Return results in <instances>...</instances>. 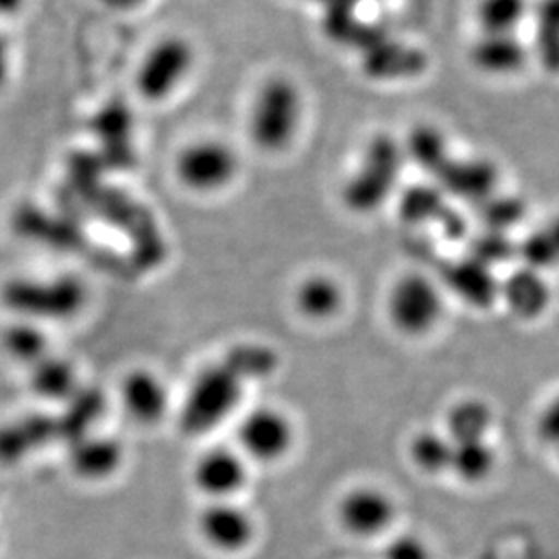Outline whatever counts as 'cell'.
I'll return each instance as SVG.
<instances>
[{"label": "cell", "mask_w": 559, "mask_h": 559, "mask_svg": "<svg viewBox=\"0 0 559 559\" xmlns=\"http://www.w3.org/2000/svg\"><path fill=\"white\" fill-rule=\"evenodd\" d=\"M383 311L400 336L424 340L438 331L445 318V290L421 271H405L389 284Z\"/></svg>", "instance_id": "6da1fadb"}, {"label": "cell", "mask_w": 559, "mask_h": 559, "mask_svg": "<svg viewBox=\"0 0 559 559\" xmlns=\"http://www.w3.org/2000/svg\"><path fill=\"white\" fill-rule=\"evenodd\" d=\"M304 100L295 82L287 76H271L257 92L249 114V139L262 153H282L296 139Z\"/></svg>", "instance_id": "7a4b0ae2"}, {"label": "cell", "mask_w": 559, "mask_h": 559, "mask_svg": "<svg viewBox=\"0 0 559 559\" xmlns=\"http://www.w3.org/2000/svg\"><path fill=\"white\" fill-rule=\"evenodd\" d=\"M298 429L295 419L278 405L259 404L238 415L233 445L253 467H273L295 451Z\"/></svg>", "instance_id": "3957f363"}, {"label": "cell", "mask_w": 559, "mask_h": 559, "mask_svg": "<svg viewBox=\"0 0 559 559\" xmlns=\"http://www.w3.org/2000/svg\"><path fill=\"white\" fill-rule=\"evenodd\" d=\"M173 171L177 182L189 193L213 197L235 183L240 173V156L224 140H191L178 151Z\"/></svg>", "instance_id": "277c9868"}, {"label": "cell", "mask_w": 559, "mask_h": 559, "mask_svg": "<svg viewBox=\"0 0 559 559\" xmlns=\"http://www.w3.org/2000/svg\"><path fill=\"white\" fill-rule=\"evenodd\" d=\"M399 501L385 487L355 484L336 500L334 520L340 531L356 542L388 539L396 528Z\"/></svg>", "instance_id": "5b68a950"}, {"label": "cell", "mask_w": 559, "mask_h": 559, "mask_svg": "<svg viewBox=\"0 0 559 559\" xmlns=\"http://www.w3.org/2000/svg\"><path fill=\"white\" fill-rule=\"evenodd\" d=\"M404 160V144L385 133L374 136L344 189V199L350 210L369 213L383 204L393 193Z\"/></svg>", "instance_id": "8992f818"}, {"label": "cell", "mask_w": 559, "mask_h": 559, "mask_svg": "<svg viewBox=\"0 0 559 559\" xmlns=\"http://www.w3.org/2000/svg\"><path fill=\"white\" fill-rule=\"evenodd\" d=\"M194 531L205 549L222 558L246 555L259 538L257 518L240 500L204 501Z\"/></svg>", "instance_id": "52a82bcc"}, {"label": "cell", "mask_w": 559, "mask_h": 559, "mask_svg": "<svg viewBox=\"0 0 559 559\" xmlns=\"http://www.w3.org/2000/svg\"><path fill=\"white\" fill-rule=\"evenodd\" d=\"M253 465L237 447L216 443L199 452L191 465V485L204 501L240 500L251 484Z\"/></svg>", "instance_id": "ba28073f"}, {"label": "cell", "mask_w": 559, "mask_h": 559, "mask_svg": "<svg viewBox=\"0 0 559 559\" xmlns=\"http://www.w3.org/2000/svg\"><path fill=\"white\" fill-rule=\"evenodd\" d=\"M194 49L188 38L169 35L153 44L136 70V90L147 103H162L177 92L193 70Z\"/></svg>", "instance_id": "9c48e42d"}, {"label": "cell", "mask_w": 559, "mask_h": 559, "mask_svg": "<svg viewBox=\"0 0 559 559\" xmlns=\"http://www.w3.org/2000/svg\"><path fill=\"white\" fill-rule=\"evenodd\" d=\"M119 404L133 424L150 429L171 413V388L155 369L133 367L119 385Z\"/></svg>", "instance_id": "30bf717a"}, {"label": "cell", "mask_w": 559, "mask_h": 559, "mask_svg": "<svg viewBox=\"0 0 559 559\" xmlns=\"http://www.w3.org/2000/svg\"><path fill=\"white\" fill-rule=\"evenodd\" d=\"M122 441L114 436L82 432L71 441L68 463L71 473L87 484H103L115 478L124 465Z\"/></svg>", "instance_id": "8fae6325"}, {"label": "cell", "mask_w": 559, "mask_h": 559, "mask_svg": "<svg viewBox=\"0 0 559 559\" xmlns=\"http://www.w3.org/2000/svg\"><path fill=\"white\" fill-rule=\"evenodd\" d=\"M468 60L484 75L509 79L525 70L527 44L520 33H479L468 51Z\"/></svg>", "instance_id": "7c38bea8"}, {"label": "cell", "mask_w": 559, "mask_h": 559, "mask_svg": "<svg viewBox=\"0 0 559 559\" xmlns=\"http://www.w3.org/2000/svg\"><path fill=\"white\" fill-rule=\"evenodd\" d=\"M347 293L336 276L314 271L298 280L293 293V306L306 322H333L344 311Z\"/></svg>", "instance_id": "4fadbf2b"}, {"label": "cell", "mask_w": 559, "mask_h": 559, "mask_svg": "<svg viewBox=\"0 0 559 559\" xmlns=\"http://www.w3.org/2000/svg\"><path fill=\"white\" fill-rule=\"evenodd\" d=\"M500 295L507 306L522 320H534L547 311L550 301L549 284L542 271L525 267L509 276L500 287Z\"/></svg>", "instance_id": "5bb4252c"}, {"label": "cell", "mask_w": 559, "mask_h": 559, "mask_svg": "<svg viewBox=\"0 0 559 559\" xmlns=\"http://www.w3.org/2000/svg\"><path fill=\"white\" fill-rule=\"evenodd\" d=\"M445 425V435L451 438L452 443L485 441L495 425V415L481 400L468 399L452 405Z\"/></svg>", "instance_id": "9a60e30c"}, {"label": "cell", "mask_w": 559, "mask_h": 559, "mask_svg": "<svg viewBox=\"0 0 559 559\" xmlns=\"http://www.w3.org/2000/svg\"><path fill=\"white\" fill-rule=\"evenodd\" d=\"M452 451H454V443L445 432L424 429L411 440L409 460L419 473L440 476V474L451 473Z\"/></svg>", "instance_id": "2e32d148"}, {"label": "cell", "mask_w": 559, "mask_h": 559, "mask_svg": "<svg viewBox=\"0 0 559 559\" xmlns=\"http://www.w3.org/2000/svg\"><path fill=\"white\" fill-rule=\"evenodd\" d=\"M495 167L484 160H449L438 173L441 182L457 197H485L495 183Z\"/></svg>", "instance_id": "e0dca14e"}, {"label": "cell", "mask_w": 559, "mask_h": 559, "mask_svg": "<svg viewBox=\"0 0 559 559\" xmlns=\"http://www.w3.org/2000/svg\"><path fill=\"white\" fill-rule=\"evenodd\" d=\"M32 388L44 400H68L76 389L79 378L70 361L48 355L29 367Z\"/></svg>", "instance_id": "ac0fdd59"}, {"label": "cell", "mask_w": 559, "mask_h": 559, "mask_svg": "<svg viewBox=\"0 0 559 559\" xmlns=\"http://www.w3.org/2000/svg\"><path fill=\"white\" fill-rule=\"evenodd\" d=\"M404 151L405 158L436 175L451 160L445 135L432 124L415 126L405 140Z\"/></svg>", "instance_id": "d6986e66"}, {"label": "cell", "mask_w": 559, "mask_h": 559, "mask_svg": "<svg viewBox=\"0 0 559 559\" xmlns=\"http://www.w3.org/2000/svg\"><path fill=\"white\" fill-rule=\"evenodd\" d=\"M528 10L531 0H478L474 16L479 33H520Z\"/></svg>", "instance_id": "ffe728a7"}, {"label": "cell", "mask_w": 559, "mask_h": 559, "mask_svg": "<svg viewBox=\"0 0 559 559\" xmlns=\"http://www.w3.org/2000/svg\"><path fill=\"white\" fill-rule=\"evenodd\" d=\"M496 463L498 457L495 449L489 445V440L454 443L451 473L456 474L465 484L476 485L485 481L495 473Z\"/></svg>", "instance_id": "44dd1931"}, {"label": "cell", "mask_w": 559, "mask_h": 559, "mask_svg": "<svg viewBox=\"0 0 559 559\" xmlns=\"http://www.w3.org/2000/svg\"><path fill=\"white\" fill-rule=\"evenodd\" d=\"M2 344H4L5 355L21 361L24 366L33 367L46 356L51 355L43 325L32 320L11 325L4 333Z\"/></svg>", "instance_id": "7402d4cb"}, {"label": "cell", "mask_w": 559, "mask_h": 559, "mask_svg": "<svg viewBox=\"0 0 559 559\" xmlns=\"http://www.w3.org/2000/svg\"><path fill=\"white\" fill-rule=\"evenodd\" d=\"M383 559H435V556L418 534H391L383 547Z\"/></svg>", "instance_id": "603a6c76"}, {"label": "cell", "mask_w": 559, "mask_h": 559, "mask_svg": "<svg viewBox=\"0 0 559 559\" xmlns=\"http://www.w3.org/2000/svg\"><path fill=\"white\" fill-rule=\"evenodd\" d=\"M538 435L544 443L559 449V394L542 411L538 418Z\"/></svg>", "instance_id": "cb8c5ba5"}, {"label": "cell", "mask_w": 559, "mask_h": 559, "mask_svg": "<svg viewBox=\"0 0 559 559\" xmlns=\"http://www.w3.org/2000/svg\"><path fill=\"white\" fill-rule=\"evenodd\" d=\"M11 71V51L10 43L4 37V33L0 32V87L4 86L10 79Z\"/></svg>", "instance_id": "d4e9b609"}, {"label": "cell", "mask_w": 559, "mask_h": 559, "mask_svg": "<svg viewBox=\"0 0 559 559\" xmlns=\"http://www.w3.org/2000/svg\"><path fill=\"white\" fill-rule=\"evenodd\" d=\"M27 0H0V16H13L21 13Z\"/></svg>", "instance_id": "484cf974"}, {"label": "cell", "mask_w": 559, "mask_h": 559, "mask_svg": "<svg viewBox=\"0 0 559 559\" xmlns=\"http://www.w3.org/2000/svg\"><path fill=\"white\" fill-rule=\"evenodd\" d=\"M549 237L552 238V242L556 243V248L559 251V221L556 222V226L549 231Z\"/></svg>", "instance_id": "4316f807"}, {"label": "cell", "mask_w": 559, "mask_h": 559, "mask_svg": "<svg viewBox=\"0 0 559 559\" xmlns=\"http://www.w3.org/2000/svg\"><path fill=\"white\" fill-rule=\"evenodd\" d=\"M556 451H558V456H559V449H556Z\"/></svg>", "instance_id": "83f0119b"}]
</instances>
